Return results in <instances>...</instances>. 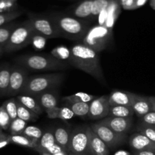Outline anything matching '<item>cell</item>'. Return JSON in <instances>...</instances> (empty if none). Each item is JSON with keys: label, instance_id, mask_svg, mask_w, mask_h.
Here are the masks:
<instances>
[{"label": "cell", "instance_id": "19", "mask_svg": "<svg viewBox=\"0 0 155 155\" xmlns=\"http://www.w3.org/2000/svg\"><path fill=\"white\" fill-rule=\"evenodd\" d=\"M121 5H120L118 0H110L108 6L107 8V16L106 19L105 26L107 28L113 31L114 26L115 22L117 19L118 16L121 12Z\"/></svg>", "mask_w": 155, "mask_h": 155}, {"label": "cell", "instance_id": "8", "mask_svg": "<svg viewBox=\"0 0 155 155\" xmlns=\"http://www.w3.org/2000/svg\"><path fill=\"white\" fill-rule=\"evenodd\" d=\"M29 20L31 22L34 32L46 39L61 37L58 30L54 21L50 16L29 14Z\"/></svg>", "mask_w": 155, "mask_h": 155}, {"label": "cell", "instance_id": "37", "mask_svg": "<svg viewBox=\"0 0 155 155\" xmlns=\"http://www.w3.org/2000/svg\"><path fill=\"white\" fill-rule=\"evenodd\" d=\"M22 14V11L19 10H16L10 12H5V13H0V27L12 22V21L18 18Z\"/></svg>", "mask_w": 155, "mask_h": 155}, {"label": "cell", "instance_id": "41", "mask_svg": "<svg viewBox=\"0 0 155 155\" xmlns=\"http://www.w3.org/2000/svg\"><path fill=\"white\" fill-rule=\"evenodd\" d=\"M140 122L147 124L148 126H151V127H155V112L151 111L142 117H141Z\"/></svg>", "mask_w": 155, "mask_h": 155}, {"label": "cell", "instance_id": "34", "mask_svg": "<svg viewBox=\"0 0 155 155\" xmlns=\"http://www.w3.org/2000/svg\"><path fill=\"white\" fill-rule=\"evenodd\" d=\"M43 130L39 129V127H36V126H27L22 134L27 136L30 139H33V140L36 141V142H39L42 138V135H43Z\"/></svg>", "mask_w": 155, "mask_h": 155}, {"label": "cell", "instance_id": "24", "mask_svg": "<svg viewBox=\"0 0 155 155\" xmlns=\"http://www.w3.org/2000/svg\"><path fill=\"white\" fill-rule=\"evenodd\" d=\"M12 66L9 64L0 65V97L8 95L10 83Z\"/></svg>", "mask_w": 155, "mask_h": 155}, {"label": "cell", "instance_id": "32", "mask_svg": "<svg viewBox=\"0 0 155 155\" xmlns=\"http://www.w3.org/2000/svg\"><path fill=\"white\" fill-rule=\"evenodd\" d=\"M27 127V122L20 119L19 117H17L11 123V125L8 129L9 135H12V136L21 135Z\"/></svg>", "mask_w": 155, "mask_h": 155}, {"label": "cell", "instance_id": "53", "mask_svg": "<svg viewBox=\"0 0 155 155\" xmlns=\"http://www.w3.org/2000/svg\"><path fill=\"white\" fill-rule=\"evenodd\" d=\"M68 155H77V154H71V153H68Z\"/></svg>", "mask_w": 155, "mask_h": 155}, {"label": "cell", "instance_id": "33", "mask_svg": "<svg viewBox=\"0 0 155 155\" xmlns=\"http://www.w3.org/2000/svg\"><path fill=\"white\" fill-rule=\"evenodd\" d=\"M110 0H93L92 6V15L90 21H95L98 18L99 14L108 6Z\"/></svg>", "mask_w": 155, "mask_h": 155}, {"label": "cell", "instance_id": "47", "mask_svg": "<svg viewBox=\"0 0 155 155\" xmlns=\"http://www.w3.org/2000/svg\"><path fill=\"white\" fill-rule=\"evenodd\" d=\"M114 155H131L129 151H124V150H120V151H117Z\"/></svg>", "mask_w": 155, "mask_h": 155}, {"label": "cell", "instance_id": "42", "mask_svg": "<svg viewBox=\"0 0 155 155\" xmlns=\"http://www.w3.org/2000/svg\"><path fill=\"white\" fill-rule=\"evenodd\" d=\"M120 5L126 10H134L136 9L135 2L136 0H118Z\"/></svg>", "mask_w": 155, "mask_h": 155}, {"label": "cell", "instance_id": "43", "mask_svg": "<svg viewBox=\"0 0 155 155\" xmlns=\"http://www.w3.org/2000/svg\"><path fill=\"white\" fill-rule=\"evenodd\" d=\"M133 155H155L154 150H145V151H135Z\"/></svg>", "mask_w": 155, "mask_h": 155}, {"label": "cell", "instance_id": "12", "mask_svg": "<svg viewBox=\"0 0 155 155\" xmlns=\"http://www.w3.org/2000/svg\"><path fill=\"white\" fill-rule=\"evenodd\" d=\"M113 131L121 134H127L133 124V117H107L99 121Z\"/></svg>", "mask_w": 155, "mask_h": 155}, {"label": "cell", "instance_id": "4", "mask_svg": "<svg viewBox=\"0 0 155 155\" xmlns=\"http://www.w3.org/2000/svg\"><path fill=\"white\" fill-rule=\"evenodd\" d=\"M64 79V74L61 73L29 77L25 87L21 94H26L36 97L43 92L54 90L61 84Z\"/></svg>", "mask_w": 155, "mask_h": 155}, {"label": "cell", "instance_id": "36", "mask_svg": "<svg viewBox=\"0 0 155 155\" xmlns=\"http://www.w3.org/2000/svg\"><path fill=\"white\" fill-rule=\"evenodd\" d=\"M5 108L10 116L11 119H16L18 117V105H17L16 98H11L5 101L4 103Z\"/></svg>", "mask_w": 155, "mask_h": 155}, {"label": "cell", "instance_id": "26", "mask_svg": "<svg viewBox=\"0 0 155 155\" xmlns=\"http://www.w3.org/2000/svg\"><path fill=\"white\" fill-rule=\"evenodd\" d=\"M97 96L85 93V92H78L74 95H68L62 98V101L64 104H70V103H77V102H85L90 103L93 101Z\"/></svg>", "mask_w": 155, "mask_h": 155}, {"label": "cell", "instance_id": "50", "mask_svg": "<svg viewBox=\"0 0 155 155\" xmlns=\"http://www.w3.org/2000/svg\"><path fill=\"white\" fill-rule=\"evenodd\" d=\"M68 152H67V151H61V152L58 153V154H56L54 155H68Z\"/></svg>", "mask_w": 155, "mask_h": 155}, {"label": "cell", "instance_id": "17", "mask_svg": "<svg viewBox=\"0 0 155 155\" xmlns=\"http://www.w3.org/2000/svg\"><path fill=\"white\" fill-rule=\"evenodd\" d=\"M93 0H83L71 10V16L90 22Z\"/></svg>", "mask_w": 155, "mask_h": 155}, {"label": "cell", "instance_id": "23", "mask_svg": "<svg viewBox=\"0 0 155 155\" xmlns=\"http://www.w3.org/2000/svg\"><path fill=\"white\" fill-rule=\"evenodd\" d=\"M55 144H57V142L54 136V130L53 128H49L44 131L43 135L39 140L37 148L35 149V151L40 154L42 153L46 152L48 148Z\"/></svg>", "mask_w": 155, "mask_h": 155}, {"label": "cell", "instance_id": "15", "mask_svg": "<svg viewBox=\"0 0 155 155\" xmlns=\"http://www.w3.org/2000/svg\"><path fill=\"white\" fill-rule=\"evenodd\" d=\"M109 96V104L110 106H130L132 107L134 98V93L114 90Z\"/></svg>", "mask_w": 155, "mask_h": 155}, {"label": "cell", "instance_id": "29", "mask_svg": "<svg viewBox=\"0 0 155 155\" xmlns=\"http://www.w3.org/2000/svg\"><path fill=\"white\" fill-rule=\"evenodd\" d=\"M19 24L15 22H11L4 26L0 27V45L4 48L10 39L14 30L18 27Z\"/></svg>", "mask_w": 155, "mask_h": 155}, {"label": "cell", "instance_id": "13", "mask_svg": "<svg viewBox=\"0 0 155 155\" xmlns=\"http://www.w3.org/2000/svg\"><path fill=\"white\" fill-rule=\"evenodd\" d=\"M129 144L135 151L155 149V143L140 133H136L132 135L129 139Z\"/></svg>", "mask_w": 155, "mask_h": 155}, {"label": "cell", "instance_id": "48", "mask_svg": "<svg viewBox=\"0 0 155 155\" xmlns=\"http://www.w3.org/2000/svg\"><path fill=\"white\" fill-rule=\"evenodd\" d=\"M9 144H10V142H9L8 139H6V140L3 141V142H0V149H1V148H4V147H5L6 145H9Z\"/></svg>", "mask_w": 155, "mask_h": 155}, {"label": "cell", "instance_id": "54", "mask_svg": "<svg viewBox=\"0 0 155 155\" xmlns=\"http://www.w3.org/2000/svg\"><path fill=\"white\" fill-rule=\"evenodd\" d=\"M10 1H12V2H16L17 0H10Z\"/></svg>", "mask_w": 155, "mask_h": 155}, {"label": "cell", "instance_id": "11", "mask_svg": "<svg viewBox=\"0 0 155 155\" xmlns=\"http://www.w3.org/2000/svg\"><path fill=\"white\" fill-rule=\"evenodd\" d=\"M110 105L109 104L108 95L97 97L90 102L89 117L91 120H102L108 117Z\"/></svg>", "mask_w": 155, "mask_h": 155}, {"label": "cell", "instance_id": "14", "mask_svg": "<svg viewBox=\"0 0 155 155\" xmlns=\"http://www.w3.org/2000/svg\"><path fill=\"white\" fill-rule=\"evenodd\" d=\"M89 148L92 155H109V148L98 135L92 130L91 127H88Z\"/></svg>", "mask_w": 155, "mask_h": 155}, {"label": "cell", "instance_id": "21", "mask_svg": "<svg viewBox=\"0 0 155 155\" xmlns=\"http://www.w3.org/2000/svg\"><path fill=\"white\" fill-rule=\"evenodd\" d=\"M45 112H46L48 117L51 118V119L58 118V119L62 120L64 121H68L72 119L74 117H75V114L73 112V110L67 104L61 106V107L58 106V107L47 110Z\"/></svg>", "mask_w": 155, "mask_h": 155}, {"label": "cell", "instance_id": "10", "mask_svg": "<svg viewBox=\"0 0 155 155\" xmlns=\"http://www.w3.org/2000/svg\"><path fill=\"white\" fill-rule=\"evenodd\" d=\"M29 71L19 64L12 66L10 83L8 92V96H15L22 92L29 78Z\"/></svg>", "mask_w": 155, "mask_h": 155}, {"label": "cell", "instance_id": "40", "mask_svg": "<svg viewBox=\"0 0 155 155\" xmlns=\"http://www.w3.org/2000/svg\"><path fill=\"white\" fill-rule=\"evenodd\" d=\"M17 10V4L15 2L10 0H0V13L14 12Z\"/></svg>", "mask_w": 155, "mask_h": 155}, {"label": "cell", "instance_id": "31", "mask_svg": "<svg viewBox=\"0 0 155 155\" xmlns=\"http://www.w3.org/2000/svg\"><path fill=\"white\" fill-rule=\"evenodd\" d=\"M69 106L74 113L75 116L80 117H86L89 115V105L90 103L85 102H77V103H70V104H64Z\"/></svg>", "mask_w": 155, "mask_h": 155}, {"label": "cell", "instance_id": "7", "mask_svg": "<svg viewBox=\"0 0 155 155\" xmlns=\"http://www.w3.org/2000/svg\"><path fill=\"white\" fill-rule=\"evenodd\" d=\"M89 126H81L71 130L68 152L77 155H92L89 148Z\"/></svg>", "mask_w": 155, "mask_h": 155}, {"label": "cell", "instance_id": "30", "mask_svg": "<svg viewBox=\"0 0 155 155\" xmlns=\"http://www.w3.org/2000/svg\"><path fill=\"white\" fill-rule=\"evenodd\" d=\"M50 54L58 60L69 64L70 58H71V48H68L64 45H59L53 48Z\"/></svg>", "mask_w": 155, "mask_h": 155}, {"label": "cell", "instance_id": "3", "mask_svg": "<svg viewBox=\"0 0 155 155\" xmlns=\"http://www.w3.org/2000/svg\"><path fill=\"white\" fill-rule=\"evenodd\" d=\"M18 64L24 67L29 71L45 72L65 70L69 67V64L61 61L51 54H30L17 58Z\"/></svg>", "mask_w": 155, "mask_h": 155}, {"label": "cell", "instance_id": "52", "mask_svg": "<svg viewBox=\"0 0 155 155\" xmlns=\"http://www.w3.org/2000/svg\"><path fill=\"white\" fill-rule=\"evenodd\" d=\"M40 155H51V154H48V153H42V154H40Z\"/></svg>", "mask_w": 155, "mask_h": 155}, {"label": "cell", "instance_id": "28", "mask_svg": "<svg viewBox=\"0 0 155 155\" xmlns=\"http://www.w3.org/2000/svg\"><path fill=\"white\" fill-rule=\"evenodd\" d=\"M17 105H18V117H19L20 119L28 123L35 122L39 118V115L26 107L18 101H17Z\"/></svg>", "mask_w": 155, "mask_h": 155}, {"label": "cell", "instance_id": "49", "mask_svg": "<svg viewBox=\"0 0 155 155\" xmlns=\"http://www.w3.org/2000/svg\"><path fill=\"white\" fill-rule=\"evenodd\" d=\"M150 5L154 10H155V0H150Z\"/></svg>", "mask_w": 155, "mask_h": 155}, {"label": "cell", "instance_id": "44", "mask_svg": "<svg viewBox=\"0 0 155 155\" xmlns=\"http://www.w3.org/2000/svg\"><path fill=\"white\" fill-rule=\"evenodd\" d=\"M148 0H136L135 2V6H136V9L138 8H140L143 6L145 3L147 2Z\"/></svg>", "mask_w": 155, "mask_h": 155}, {"label": "cell", "instance_id": "16", "mask_svg": "<svg viewBox=\"0 0 155 155\" xmlns=\"http://www.w3.org/2000/svg\"><path fill=\"white\" fill-rule=\"evenodd\" d=\"M132 107L134 110L135 114L140 118L149 112L152 111L151 101L148 97L142 96L137 94H134Z\"/></svg>", "mask_w": 155, "mask_h": 155}, {"label": "cell", "instance_id": "27", "mask_svg": "<svg viewBox=\"0 0 155 155\" xmlns=\"http://www.w3.org/2000/svg\"><path fill=\"white\" fill-rule=\"evenodd\" d=\"M135 114L133 107L130 106H110L108 117H133Z\"/></svg>", "mask_w": 155, "mask_h": 155}, {"label": "cell", "instance_id": "2", "mask_svg": "<svg viewBox=\"0 0 155 155\" xmlns=\"http://www.w3.org/2000/svg\"><path fill=\"white\" fill-rule=\"evenodd\" d=\"M54 21L61 37L70 40L82 42L90 28V23L71 15L64 14H52L50 15Z\"/></svg>", "mask_w": 155, "mask_h": 155}, {"label": "cell", "instance_id": "1", "mask_svg": "<svg viewBox=\"0 0 155 155\" xmlns=\"http://www.w3.org/2000/svg\"><path fill=\"white\" fill-rule=\"evenodd\" d=\"M69 64L92 76L99 83H105L98 53L84 44L78 43L71 47Z\"/></svg>", "mask_w": 155, "mask_h": 155}, {"label": "cell", "instance_id": "6", "mask_svg": "<svg viewBox=\"0 0 155 155\" xmlns=\"http://www.w3.org/2000/svg\"><path fill=\"white\" fill-rule=\"evenodd\" d=\"M33 33L34 30L30 20L19 24L14 30L8 42L4 47V52L16 51L27 47L31 43Z\"/></svg>", "mask_w": 155, "mask_h": 155}, {"label": "cell", "instance_id": "9", "mask_svg": "<svg viewBox=\"0 0 155 155\" xmlns=\"http://www.w3.org/2000/svg\"><path fill=\"white\" fill-rule=\"evenodd\" d=\"M91 128L105 143L109 149H114L120 146L127 139V134L116 133L100 122L93 124L91 126Z\"/></svg>", "mask_w": 155, "mask_h": 155}, {"label": "cell", "instance_id": "45", "mask_svg": "<svg viewBox=\"0 0 155 155\" xmlns=\"http://www.w3.org/2000/svg\"><path fill=\"white\" fill-rule=\"evenodd\" d=\"M8 135L2 133V130H0V142H3L4 140H6L8 139Z\"/></svg>", "mask_w": 155, "mask_h": 155}, {"label": "cell", "instance_id": "51", "mask_svg": "<svg viewBox=\"0 0 155 155\" xmlns=\"http://www.w3.org/2000/svg\"><path fill=\"white\" fill-rule=\"evenodd\" d=\"M4 53V48L2 46L0 45V56L2 55V54Z\"/></svg>", "mask_w": 155, "mask_h": 155}, {"label": "cell", "instance_id": "39", "mask_svg": "<svg viewBox=\"0 0 155 155\" xmlns=\"http://www.w3.org/2000/svg\"><path fill=\"white\" fill-rule=\"evenodd\" d=\"M46 38L43 37L42 36H41V35L38 34L36 32H34L31 41V43L33 45L34 49L38 50V51L43 49L45 45V41H46Z\"/></svg>", "mask_w": 155, "mask_h": 155}, {"label": "cell", "instance_id": "20", "mask_svg": "<svg viewBox=\"0 0 155 155\" xmlns=\"http://www.w3.org/2000/svg\"><path fill=\"white\" fill-rule=\"evenodd\" d=\"M53 130H54V136L57 144L68 152L71 130L68 127H63V126H57L53 128Z\"/></svg>", "mask_w": 155, "mask_h": 155}, {"label": "cell", "instance_id": "25", "mask_svg": "<svg viewBox=\"0 0 155 155\" xmlns=\"http://www.w3.org/2000/svg\"><path fill=\"white\" fill-rule=\"evenodd\" d=\"M8 139L10 142V144H15V145L25 147V148H33L34 150L37 148L38 144H39V142L30 139V138H28L27 136H24L23 134L15 135V136L8 135Z\"/></svg>", "mask_w": 155, "mask_h": 155}, {"label": "cell", "instance_id": "38", "mask_svg": "<svg viewBox=\"0 0 155 155\" xmlns=\"http://www.w3.org/2000/svg\"><path fill=\"white\" fill-rule=\"evenodd\" d=\"M12 120L5 108L4 104L0 106V130H8Z\"/></svg>", "mask_w": 155, "mask_h": 155}, {"label": "cell", "instance_id": "35", "mask_svg": "<svg viewBox=\"0 0 155 155\" xmlns=\"http://www.w3.org/2000/svg\"><path fill=\"white\" fill-rule=\"evenodd\" d=\"M136 130H137L138 133H140L141 134L144 135L155 143V127H151V126L140 122L138 124Z\"/></svg>", "mask_w": 155, "mask_h": 155}, {"label": "cell", "instance_id": "22", "mask_svg": "<svg viewBox=\"0 0 155 155\" xmlns=\"http://www.w3.org/2000/svg\"><path fill=\"white\" fill-rule=\"evenodd\" d=\"M16 99L23 105L31 110L32 111L36 113L39 116H40L43 113L44 109L42 108V107L35 97L26 95V94H20L16 97Z\"/></svg>", "mask_w": 155, "mask_h": 155}, {"label": "cell", "instance_id": "5", "mask_svg": "<svg viewBox=\"0 0 155 155\" xmlns=\"http://www.w3.org/2000/svg\"><path fill=\"white\" fill-rule=\"evenodd\" d=\"M113 31L103 25L91 27L82 40V43L89 47L96 52L107 49L113 42Z\"/></svg>", "mask_w": 155, "mask_h": 155}, {"label": "cell", "instance_id": "18", "mask_svg": "<svg viewBox=\"0 0 155 155\" xmlns=\"http://www.w3.org/2000/svg\"><path fill=\"white\" fill-rule=\"evenodd\" d=\"M35 98L37 99L45 111L58 107V94L55 89L43 92Z\"/></svg>", "mask_w": 155, "mask_h": 155}, {"label": "cell", "instance_id": "46", "mask_svg": "<svg viewBox=\"0 0 155 155\" xmlns=\"http://www.w3.org/2000/svg\"><path fill=\"white\" fill-rule=\"evenodd\" d=\"M148 98H149L150 101H151L152 111L155 112V96H149Z\"/></svg>", "mask_w": 155, "mask_h": 155}]
</instances>
